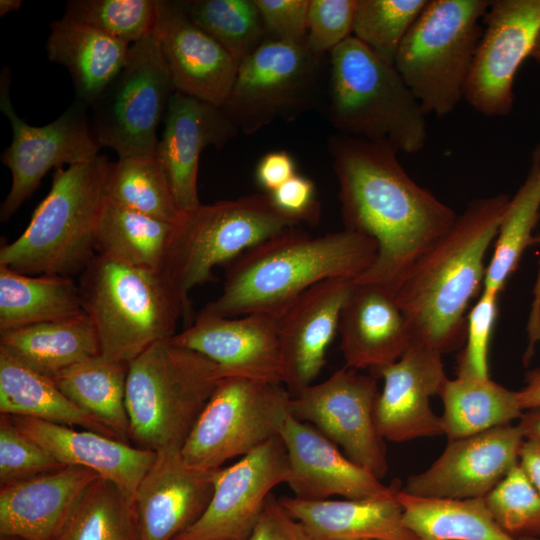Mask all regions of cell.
<instances>
[{
    "label": "cell",
    "mask_w": 540,
    "mask_h": 540,
    "mask_svg": "<svg viewBox=\"0 0 540 540\" xmlns=\"http://www.w3.org/2000/svg\"><path fill=\"white\" fill-rule=\"evenodd\" d=\"M64 466L43 447L26 436L8 415L1 414V487L34 478Z\"/></svg>",
    "instance_id": "44"
},
{
    "label": "cell",
    "mask_w": 540,
    "mask_h": 540,
    "mask_svg": "<svg viewBox=\"0 0 540 540\" xmlns=\"http://www.w3.org/2000/svg\"><path fill=\"white\" fill-rule=\"evenodd\" d=\"M111 161L105 155L54 170L48 194L17 239L0 247V265L26 275L81 273L97 254L96 231Z\"/></svg>",
    "instance_id": "5"
},
{
    "label": "cell",
    "mask_w": 540,
    "mask_h": 540,
    "mask_svg": "<svg viewBox=\"0 0 540 540\" xmlns=\"http://www.w3.org/2000/svg\"><path fill=\"white\" fill-rule=\"evenodd\" d=\"M128 369L129 362L98 355L75 364L53 380L77 407L111 429L120 440L128 443Z\"/></svg>",
    "instance_id": "35"
},
{
    "label": "cell",
    "mask_w": 540,
    "mask_h": 540,
    "mask_svg": "<svg viewBox=\"0 0 540 540\" xmlns=\"http://www.w3.org/2000/svg\"><path fill=\"white\" fill-rule=\"evenodd\" d=\"M498 295L482 290L467 314L466 339L457 360V376L489 378V343L497 318Z\"/></svg>",
    "instance_id": "45"
},
{
    "label": "cell",
    "mask_w": 540,
    "mask_h": 540,
    "mask_svg": "<svg viewBox=\"0 0 540 540\" xmlns=\"http://www.w3.org/2000/svg\"><path fill=\"white\" fill-rule=\"evenodd\" d=\"M328 150L345 229L377 244L373 265L354 282L395 294L458 215L408 175L391 146L338 133L329 139Z\"/></svg>",
    "instance_id": "1"
},
{
    "label": "cell",
    "mask_w": 540,
    "mask_h": 540,
    "mask_svg": "<svg viewBox=\"0 0 540 540\" xmlns=\"http://www.w3.org/2000/svg\"><path fill=\"white\" fill-rule=\"evenodd\" d=\"M327 115L340 134L416 153L427 114L395 68L353 36L330 54Z\"/></svg>",
    "instance_id": "6"
},
{
    "label": "cell",
    "mask_w": 540,
    "mask_h": 540,
    "mask_svg": "<svg viewBox=\"0 0 540 540\" xmlns=\"http://www.w3.org/2000/svg\"><path fill=\"white\" fill-rule=\"evenodd\" d=\"M379 391L373 375L344 367L289 400V413L315 426L354 463L382 479L388 471L385 440L377 431L374 406Z\"/></svg>",
    "instance_id": "14"
},
{
    "label": "cell",
    "mask_w": 540,
    "mask_h": 540,
    "mask_svg": "<svg viewBox=\"0 0 540 540\" xmlns=\"http://www.w3.org/2000/svg\"><path fill=\"white\" fill-rule=\"evenodd\" d=\"M356 0H309L307 47L324 57L352 36Z\"/></svg>",
    "instance_id": "46"
},
{
    "label": "cell",
    "mask_w": 540,
    "mask_h": 540,
    "mask_svg": "<svg viewBox=\"0 0 540 540\" xmlns=\"http://www.w3.org/2000/svg\"><path fill=\"white\" fill-rule=\"evenodd\" d=\"M488 0H428L394 66L425 113L442 117L463 99Z\"/></svg>",
    "instance_id": "8"
},
{
    "label": "cell",
    "mask_w": 540,
    "mask_h": 540,
    "mask_svg": "<svg viewBox=\"0 0 540 540\" xmlns=\"http://www.w3.org/2000/svg\"><path fill=\"white\" fill-rule=\"evenodd\" d=\"M9 417L26 436L58 462L96 472L101 478L119 486L132 500L157 455V452L94 431L75 430L66 425L25 416Z\"/></svg>",
    "instance_id": "27"
},
{
    "label": "cell",
    "mask_w": 540,
    "mask_h": 540,
    "mask_svg": "<svg viewBox=\"0 0 540 540\" xmlns=\"http://www.w3.org/2000/svg\"><path fill=\"white\" fill-rule=\"evenodd\" d=\"M266 39L306 45L309 0H255Z\"/></svg>",
    "instance_id": "47"
},
{
    "label": "cell",
    "mask_w": 540,
    "mask_h": 540,
    "mask_svg": "<svg viewBox=\"0 0 540 540\" xmlns=\"http://www.w3.org/2000/svg\"><path fill=\"white\" fill-rule=\"evenodd\" d=\"M270 196L274 205L296 222L318 221L320 204L316 199L315 185L309 178L295 174Z\"/></svg>",
    "instance_id": "48"
},
{
    "label": "cell",
    "mask_w": 540,
    "mask_h": 540,
    "mask_svg": "<svg viewBox=\"0 0 540 540\" xmlns=\"http://www.w3.org/2000/svg\"><path fill=\"white\" fill-rule=\"evenodd\" d=\"M540 219V144L533 151L524 183L510 198L486 267L483 290L499 295L524 251L540 242L533 231Z\"/></svg>",
    "instance_id": "37"
},
{
    "label": "cell",
    "mask_w": 540,
    "mask_h": 540,
    "mask_svg": "<svg viewBox=\"0 0 540 540\" xmlns=\"http://www.w3.org/2000/svg\"><path fill=\"white\" fill-rule=\"evenodd\" d=\"M517 425L525 439L540 441V407L524 411Z\"/></svg>",
    "instance_id": "53"
},
{
    "label": "cell",
    "mask_w": 540,
    "mask_h": 540,
    "mask_svg": "<svg viewBox=\"0 0 540 540\" xmlns=\"http://www.w3.org/2000/svg\"><path fill=\"white\" fill-rule=\"evenodd\" d=\"M57 540H138L133 500L115 483L97 478Z\"/></svg>",
    "instance_id": "39"
},
{
    "label": "cell",
    "mask_w": 540,
    "mask_h": 540,
    "mask_svg": "<svg viewBox=\"0 0 540 540\" xmlns=\"http://www.w3.org/2000/svg\"><path fill=\"white\" fill-rule=\"evenodd\" d=\"M397 492L357 500L292 497L280 502L312 540H418L404 521Z\"/></svg>",
    "instance_id": "28"
},
{
    "label": "cell",
    "mask_w": 540,
    "mask_h": 540,
    "mask_svg": "<svg viewBox=\"0 0 540 540\" xmlns=\"http://www.w3.org/2000/svg\"><path fill=\"white\" fill-rule=\"evenodd\" d=\"M323 58L307 45L265 39L239 64L220 109L246 134L278 118L292 120L319 105Z\"/></svg>",
    "instance_id": "11"
},
{
    "label": "cell",
    "mask_w": 540,
    "mask_h": 540,
    "mask_svg": "<svg viewBox=\"0 0 540 540\" xmlns=\"http://www.w3.org/2000/svg\"><path fill=\"white\" fill-rule=\"evenodd\" d=\"M295 163L285 151L264 155L256 168V180L269 194L295 175Z\"/></svg>",
    "instance_id": "50"
},
{
    "label": "cell",
    "mask_w": 540,
    "mask_h": 540,
    "mask_svg": "<svg viewBox=\"0 0 540 540\" xmlns=\"http://www.w3.org/2000/svg\"><path fill=\"white\" fill-rule=\"evenodd\" d=\"M494 520L517 538L540 540V494L517 464L483 497Z\"/></svg>",
    "instance_id": "43"
},
{
    "label": "cell",
    "mask_w": 540,
    "mask_h": 540,
    "mask_svg": "<svg viewBox=\"0 0 540 540\" xmlns=\"http://www.w3.org/2000/svg\"><path fill=\"white\" fill-rule=\"evenodd\" d=\"M338 332L346 367L356 370L396 362L413 341L395 294L372 283L354 282Z\"/></svg>",
    "instance_id": "26"
},
{
    "label": "cell",
    "mask_w": 540,
    "mask_h": 540,
    "mask_svg": "<svg viewBox=\"0 0 540 540\" xmlns=\"http://www.w3.org/2000/svg\"><path fill=\"white\" fill-rule=\"evenodd\" d=\"M23 1L22 0H0V16L4 17L12 12L17 11Z\"/></svg>",
    "instance_id": "54"
},
{
    "label": "cell",
    "mask_w": 540,
    "mask_h": 540,
    "mask_svg": "<svg viewBox=\"0 0 540 540\" xmlns=\"http://www.w3.org/2000/svg\"><path fill=\"white\" fill-rule=\"evenodd\" d=\"M220 367L170 339L129 362L126 409L130 439L154 452L181 450L217 385Z\"/></svg>",
    "instance_id": "7"
},
{
    "label": "cell",
    "mask_w": 540,
    "mask_h": 540,
    "mask_svg": "<svg viewBox=\"0 0 540 540\" xmlns=\"http://www.w3.org/2000/svg\"><path fill=\"white\" fill-rule=\"evenodd\" d=\"M533 59H535L538 63H540V32L537 36V39L535 41L534 47L532 49L531 55Z\"/></svg>",
    "instance_id": "55"
},
{
    "label": "cell",
    "mask_w": 540,
    "mask_h": 540,
    "mask_svg": "<svg viewBox=\"0 0 540 540\" xmlns=\"http://www.w3.org/2000/svg\"><path fill=\"white\" fill-rule=\"evenodd\" d=\"M289 461L287 484L296 498L326 500L332 495L346 499L390 496L401 487L386 486L371 472L344 456L337 445L310 423L290 413L280 433Z\"/></svg>",
    "instance_id": "21"
},
{
    "label": "cell",
    "mask_w": 540,
    "mask_h": 540,
    "mask_svg": "<svg viewBox=\"0 0 540 540\" xmlns=\"http://www.w3.org/2000/svg\"><path fill=\"white\" fill-rule=\"evenodd\" d=\"M519 465L540 494V441L524 440L519 454Z\"/></svg>",
    "instance_id": "51"
},
{
    "label": "cell",
    "mask_w": 540,
    "mask_h": 540,
    "mask_svg": "<svg viewBox=\"0 0 540 540\" xmlns=\"http://www.w3.org/2000/svg\"><path fill=\"white\" fill-rule=\"evenodd\" d=\"M376 257V242L354 231L312 236L290 227L228 263L221 294L204 308L227 317L280 316L313 285L332 278L356 280Z\"/></svg>",
    "instance_id": "3"
},
{
    "label": "cell",
    "mask_w": 540,
    "mask_h": 540,
    "mask_svg": "<svg viewBox=\"0 0 540 540\" xmlns=\"http://www.w3.org/2000/svg\"><path fill=\"white\" fill-rule=\"evenodd\" d=\"M396 498L406 525L418 540H537L507 533L491 516L483 497L424 498L409 495L400 488Z\"/></svg>",
    "instance_id": "34"
},
{
    "label": "cell",
    "mask_w": 540,
    "mask_h": 540,
    "mask_svg": "<svg viewBox=\"0 0 540 540\" xmlns=\"http://www.w3.org/2000/svg\"><path fill=\"white\" fill-rule=\"evenodd\" d=\"M248 540L312 539L302 524L271 493Z\"/></svg>",
    "instance_id": "49"
},
{
    "label": "cell",
    "mask_w": 540,
    "mask_h": 540,
    "mask_svg": "<svg viewBox=\"0 0 540 540\" xmlns=\"http://www.w3.org/2000/svg\"><path fill=\"white\" fill-rule=\"evenodd\" d=\"M0 349L51 378L100 355L97 331L85 312L69 319L1 331Z\"/></svg>",
    "instance_id": "30"
},
{
    "label": "cell",
    "mask_w": 540,
    "mask_h": 540,
    "mask_svg": "<svg viewBox=\"0 0 540 540\" xmlns=\"http://www.w3.org/2000/svg\"><path fill=\"white\" fill-rule=\"evenodd\" d=\"M153 33L175 92L220 107L238 72L234 58L191 21L180 1L156 0Z\"/></svg>",
    "instance_id": "20"
},
{
    "label": "cell",
    "mask_w": 540,
    "mask_h": 540,
    "mask_svg": "<svg viewBox=\"0 0 540 540\" xmlns=\"http://www.w3.org/2000/svg\"><path fill=\"white\" fill-rule=\"evenodd\" d=\"M290 398L281 384L222 378L180 450L183 461L193 469L218 470L278 437Z\"/></svg>",
    "instance_id": "10"
},
{
    "label": "cell",
    "mask_w": 540,
    "mask_h": 540,
    "mask_svg": "<svg viewBox=\"0 0 540 540\" xmlns=\"http://www.w3.org/2000/svg\"><path fill=\"white\" fill-rule=\"evenodd\" d=\"M218 471L187 466L179 450L157 452L133 498L138 540H173L193 525L212 499Z\"/></svg>",
    "instance_id": "22"
},
{
    "label": "cell",
    "mask_w": 540,
    "mask_h": 540,
    "mask_svg": "<svg viewBox=\"0 0 540 540\" xmlns=\"http://www.w3.org/2000/svg\"><path fill=\"white\" fill-rule=\"evenodd\" d=\"M524 440L519 426L510 423L448 441L433 464L411 475L401 490L424 498H482L519 464Z\"/></svg>",
    "instance_id": "17"
},
{
    "label": "cell",
    "mask_w": 540,
    "mask_h": 540,
    "mask_svg": "<svg viewBox=\"0 0 540 540\" xmlns=\"http://www.w3.org/2000/svg\"><path fill=\"white\" fill-rule=\"evenodd\" d=\"M84 312L99 338L100 355L130 362L153 343L176 334L191 304L163 270L96 254L79 281Z\"/></svg>",
    "instance_id": "4"
},
{
    "label": "cell",
    "mask_w": 540,
    "mask_h": 540,
    "mask_svg": "<svg viewBox=\"0 0 540 540\" xmlns=\"http://www.w3.org/2000/svg\"><path fill=\"white\" fill-rule=\"evenodd\" d=\"M64 16L132 45L153 33L156 0H69Z\"/></svg>",
    "instance_id": "42"
},
{
    "label": "cell",
    "mask_w": 540,
    "mask_h": 540,
    "mask_svg": "<svg viewBox=\"0 0 540 540\" xmlns=\"http://www.w3.org/2000/svg\"><path fill=\"white\" fill-rule=\"evenodd\" d=\"M0 412L76 425L120 440L111 429L69 400L53 378L33 370L3 349H0Z\"/></svg>",
    "instance_id": "31"
},
{
    "label": "cell",
    "mask_w": 540,
    "mask_h": 540,
    "mask_svg": "<svg viewBox=\"0 0 540 540\" xmlns=\"http://www.w3.org/2000/svg\"><path fill=\"white\" fill-rule=\"evenodd\" d=\"M510 198L498 194L469 202L398 287L395 298L413 341L442 355L464 346L467 308L483 290L485 256Z\"/></svg>",
    "instance_id": "2"
},
{
    "label": "cell",
    "mask_w": 540,
    "mask_h": 540,
    "mask_svg": "<svg viewBox=\"0 0 540 540\" xmlns=\"http://www.w3.org/2000/svg\"><path fill=\"white\" fill-rule=\"evenodd\" d=\"M83 313L80 288L71 277H34L0 265V332Z\"/></svg>",
    "instance_id": "32"
},
{
    "label": "cell",
    "mask_w": 540,
    "mask_h": 540,
    "mask_svg": "<svg viewBox=\"0 0 540 540\" xmlns=\"http://www.w3.org/2000/svg\"><path fill=\"white\" fill-rule=\"evenodd\" d=\"M372 372L384 380L374 406L375 425L384 440L443 435L440 416L430 405L447 378L440 352L413 341L396 362Z\"/></svg>",
    "instance_id": "19"
},
{
    "label": "cell",
    "mask_w": 540,
    "mask_h": 540,
    "mask_svg": "<svg viewBox=\"0 0 540 540\" xmlns=\"http://www.w3.org/2000/svg\"><path fill=\"white\" fill-rule=\"evenodd\" d=\"M170 340L216 363L225 377L284 384L279 316L254 313L227 317L203 308Z\"/></svg>",
    "instance_id": "18"
},
{
    "label": "cell",
    "mask_w": 540,
    "mask_h": 540,
    "mask_svg": "<svg viewBox=\"0 0 540 540\" xmlns=\"http://www.w3.org/2000/svg\"><path fill=\"white\" fill-rule=\"evenodd\" d=\"M518 394L524 411L540 407V369L527 374L526 385L518 391Z\"/></svg>",
    "instance_id": "52"
},
{
    "label": "cell",
    "mask_w": 540,
    "mask_h": 540,
    "mask_svg": "<svg viewBox=\"0 0 540 540\" xmlns=\"http://www.w3.org/2000/svg\"><path fill=\"white\" fill-rule=\"evenodd\" d=\"M11 78L10 70L3 67L0 74V110L10 122L12 141L0 158L10 170L12 181L0 206L1 222L8 221L32 197L51 169L94 160L101 149L92 132L89 107L77 100L46 125L26 123L12 105Z\"/></svg>",
    "instance_id": "13"
},
{
    "label": "cell",
    "mask_w": 540,
    "mask_h": 540,
    "mask_svg": "<svg viewBox=\"0 0 540 540\" xmlns=\"http://www.w3.org/2000/svg\"><path fill=\"white\" fill-rule=\"evenodd\" d=\"M105 194L118 205L173 224L183 216L156 152L111 162Z\"/></svg>",
    "instance_id": "38"
},
{
    "label": "cell",
    "mask_w": 540,
    "mask_h": 540,
    "mask_svg": "<svg viewBox=\"0 0 540 540\" xmlns=\"http://www.w3.org/2000/svg\"><path fill=\"white\" fill-rule=\"evenodd\" d=\"M438 395L444 406L441 427L448 441L510 424L524 412L518 391L490 378H446Z\"/></svg>",
    "instance_id": "33"
},
{
    "label": "cell",
    "mask_w": 540,
    "mask_h": 540,
    "mask_svg": "<svg viewBox=\"0 0 540 540\" xmlns=\"http://www.w3.org/2000/svg\"><path fill=\"white\" fill-rule=\"evenodd\" d=\"M131 45L63 15L50 24L45 49L71 76L76 100L91 107L125 65Z\"/></svg>",
    "instance_id": "29"
},
{
    "label": "cell",
    "mask_w": 540,
    "mask_h": 540,
    "mask_svg": "<svg viewBox=\"0 0 540 540\" xmlns=\"http://www.w3.org/2000/svg\"><path fill=\"white\" fill-rule=\"evenodd\" d=\"M428 0H356L352 36L394 64L397 51Z\"/></svg>",
    "instance_id": "41"
},
{
    "label": "cell",
    "mask_w": 540,
    "mask_h": 540,
    "mask_svg": "<svg viewBox=\"0 0 540 540\" xmlns=\"http://www.w3.org/2000/svg\"><path fill=\"white\" fill-rule=\"evenodd\" d=\"M354 280L332 278L303 292L279 316L284 384L295 393L313 384L339 329Z\"/></svg>",
    "instance_id": "23"
},
{
    "label": "cell",
    "mask_w": 540,
    "mask_h": 540,
    "mask_svg": "<svg viewBox=\"0 0 540 540\" xmlns=\"http://www.w3.org/2000/svg\"><path fill=\"white\" fill-rule=\"evenodd\" d=\"M191 21L240 64L266 39L255 0L180 1Z\"/></svg>",
    "instance_id": "40"
},
{
    "label": "cell",
    "mask_w": 540,
    "mask_h": 540,
    "mask_svg": "<svg viewBox=\"0 0 540 540\" xmlns=\"http://www.w3.org/2000/svg\"><path fill=\"white\" fill-rule=\"evenodd\" d=\"M465 82L463 99L488 117H505L514 104L513 83L540 32V0L491 1Z\"/></svg>",
    "instance_id": "15"
},
{
    "label": "cell",
    "mask_w": 540,
    "mask_h": 540,
    "mask_svg": "<svg viewBox=\"0 0 540 540\" xmlns=\"http://www.w3.org/2000/svg\"><path fill=\"white\" fill-rule=\"evenodd\" d=\"M298 224L283 214L269 193L200 204L176 225L163 271L187 298L252 246Z\"/></svg>",
    "instance_id": "9"
},
{
    "label": "cell",
    "mask_w": 540,
    "mask_h": 540,
    "mask_svg": "<svg viewBox=\"0 0 540 540\" xmlns=\"http://www.w3.org/2000/svg\"><path fill=\"white\" fill-rule=\"evenodd\" d=\"M99 477L83 467L64 466L2 486L1 537L57 540L84 492Z\"/></svg>",
    "instance_id": "25"
},
{
    "label": "cell",
    "mask_w": 540,
    "mask_h": 540,
    "mask_svg": "<svg viewBox=\"0 0 540 540\" xmlns=\"http://www.w3.org/2000/svg\"><path fill=\"white\" fill-rule=\"evenodd\" d=\"M175 92L154 33L131 45L125 65L90 107L100 147L120 157L154 154L157 129Z\"/></svg>",
    "instance_id": "12"
},
{
    "label": "cell",
    "mask_w": 540,
    "mask_h": 540,
    "mask_svg": "<svg viewBox=\"0 0 540 540\" xmlns=\"http://www.w3.org/2000/svg\"><path fill=\"white\" fill-rule=\"evenodd\" d=\"M289 471L280 436L219 469L208 507L173 540H248L271 490L287 483Z\"/></svg>",
    "instance_id": "16"
},
{
    "label": "cell",
    "mask_w": 540,
    "mask_h": 540,
    "mask_svg": "<svg viewBox=\"0 0 540 540\" xmlns=\"http://www.w3.org/2000/svg\"><path fill=\"white\" fill-rule=\"evenodd\" d=\"M163 121L156 154L184 214L201 204L198 168L202 151L211 145L221 149L239 130L220 107L179 92L171 96Z\"/></svg>",
    "instance_id": "24"
},
{
    "label": "cell",
    "mask_w": 540,
    "mask_h": 540,
    "mask_svg": "<svg viewBox=\"0 0 540 540\" xmlns=\"http://www.w3.org/2000/svg\"><path fill=\"white\" fill-rule=\"evenodd\" d=\"M176 225L105 198L97 224V254L163 270Z\"/></svg>",
    "instance_id": "36"
}]
</instances>
